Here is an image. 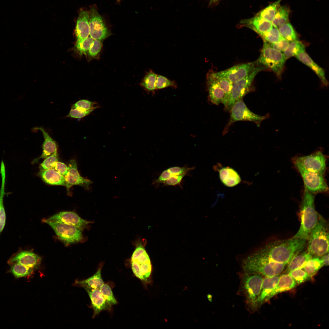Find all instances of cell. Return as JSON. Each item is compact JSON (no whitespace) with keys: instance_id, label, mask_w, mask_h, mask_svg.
Segmentation results:
<instances>
[{"instance_id":"obj_1","label":"cell","mask_w":329,"mask_h":329,"mask_svg":"<svg viewBox=\"0 0 329 329\" xmlns=\"http://www.w3.org/2000/svg\"><path fill=\"white\" fill-rule=\"evenodd\" d=\"M306 241L292 237L272 242L257 251L274 261L286 265L304 249Z\"/></svg>"},{"instance_id":"obj_2","label":"cell","mask_w":329,"mask_h":329,"mask_svg":"<svg viewBox=\"0 0 329 329\" xmlns=\"http://www.w3.org/2000/svg\"><path fill=\"white\" fill-rule=\"evenodd\" d=\"M285 265L273 261L257 251L246 257L242 263L244 272L257 273L265 277L279 275Z\"/></svg>"},{"instance_id":"obj_3","label":"cell","mask_w":329,"mask_h":329,"mask_svg":"<svg viewBox=\"0 0 329 329\" xmlns=\"http://www.w3.org/2000/svg\"><path fill=\"white\" fill-rule=\"evenodd\" d=\"M315 195L304 190L300 206V225L293 237L307 240L311 231L316 225L319 215L315 208Z\"/></svg>"},{"instance_id":"obj_4","label":"cell","mask_w":329,"mask_h":329,"mask_svg":"<svg viewBox=\"0 0 329 329\" xmlns=\"http://www.w3.org/2000/svg\"><path fill=\"white\" fill-rule=\"evenodd\" d=\"M326 221L319 216L307 239V251L313 256L321 257L328 253L329 232Z\"/></svg>"},{"instance_id":"obj_5","label":"cell","mask_w":329,"mask_h":329,"mask_svg":"<svg viewBox=\"0 0 329 329\" xmlns=\"http://www.w3.org/2000/svg\"><path fill=\"white\" fill-rule=\"evenodd\" d=\"M286 60L283 53L274 49L270 43L264 40L260 56L256 62L270 69L280 77Z\"/></svg>"},{"instance_id":"obj_6","label":"cell","mask_w":329,"mask_h":329,"mask_svg":"<svg viewBox=\"0 0 329 329\" xmlns=\"http://www.w3.org/2000/svg\"><path fill=\"white\" fill-rule=\"evenodd\" d=\"M263 276L253 273H245L242 278V288L247 303L253 310L257 307V301L261 292Z\"/></svg>"},{"instance_id":"obj_7","label":"cell","mask_w":329,"mask_h":329,"mask_svg":"<svg viewBox=\"0 0 329 329\" xmlns=\"http://www.w3.org/2000/svg\"><path fill=\"white\" fill-rule=\"evenodd\" d=\"M229 120L225 126L224 133H227L230 126L233 123L238 121H248L255 123L259 127L261 122L270 117L267 114L264 115L256 114L248 108L242 99L236 102L230 110Z\"/></svg>"},{"instance_id":"obj_8","label":"cell","mask_w":329,"mask_h":329,"mask_svg":"<svg viewBox=\"0 0 329 329\" xmlns=\"http://www.w3.org/2000/svg\"><path fill=\"white\" fill-rule=\"evenodd\" d=\"M293 162L302 178L305 190L314 194L328 191V187L324 175L307 171L294 160Z\"/></svg>"},{"instance_id":"obj_9","label":"cell","mask_w":329,"mask_h":329,"mask_svg":"<svg viewBox=\"0 0 329 329\" xmlns=\"http://www.w3.org/2000/svg\"><path fill=\"white\" fill-rule=\"evenodd\" d=\"M266 68L263 66H256L248 76L233 84L229 101L225 109L230 111L234 104L243 97L250 90L253 83L257 74Z\"/></svg>"},{"instance_id":"obj_10","label":"cell","mask_w":329,"mask_h":329,"mask_svg":"<svg viewBox=\"0 0 329 329\" xmlns=\"http://www.w3.org/2000/svg\"><path fill=\"white\" fill-rule=\"evenodd\" d=\"M44 222L48 225L54 231L59 239L68 245L78 242L83 237L80 228L64 223L50 221L46 219Z\"/></svg>"},{"instance_id":"obj_11","label":"cell","mask_w":329,"mask_h":329,"mask_svg":"<svg viewBox=\"0 0 329 329\" xmlns=\"http://www.w3.org/2000/svg\"><path fill=\"white\" fill-rule=\"evenodd\" d=\"M89 32L94 40L102 41L108 37L110 33L104 18L98 13L95 5L88 11Z\"/></svg>"},{"instance_id":"obj_12","label":"cell","mask_w":329,"mask_h":329,"mask_svg":"<svg viewBox=\"0 0 329 329\" xmlns=\"http://www.w3.org/2000/svg\"><path fill=\"white\" fill-rule=\"evenodd\" d=\"M299 163L305 169L312 172L324 175L326 170V159L321 150L307 156L293 159Z\"/></svg>"},{"instance_id":"obj_13","label":"cell","mask_w":329,"mask_h":329,"mask_svg":"<svg viewBox=\"0 0 329 329\" xmlns=\"http://www.w3.org/2000/svg\"><path fill=\"white\" fill-rule=\"evenodd\" d=\"M256 62L238 64L223 71L211 73L215 77L225 78L233 84L245 77L255 69Z\"/></svg>"},{"instance_id":"obj_14","label":"cell","mask_w":329,"mask_h":329,"mask_svg":"<svg viewBox=\"0 0 329 329\" xmlns=\"http://www.w3.org/2000/svg\"><path fill=\"white\" fill-rule=\"evenodd\" d=\"M68 171L64 177L66 186L68 191L74 185H78L88 189L92 182L90 180L82 177L77 169L76 162L74 159L70 160L68 163Z\"/></svg>"},{"instance_id":"obj_15","label":"cell","mask_w":329,"mask_h":329,"mask_svg":"<svg viewBox=\"0 0 329 329\" xmlns=\"http://www.w3.org/2000/svg\"><path fill=\"white\" fill-rule=\"evenodd\" d=\"M41 258L34 253L28 251H18L12 256L8 260L9 264L18 263L33 269L40 265Z\"/></svg>"},{"instance_id":"obj_16","label":"cell","mask_w":329,"mask_h":329,"mask_svg":"<svg viewBox=\"0 0 329 329\" xmlns=\"http://www.w3.org/2000/svg\"><path fill=\"white\" fill-rule=\"evenodd\" d=\"M46 219L50 221L74 226L82 230L89 223L82 218L76 213L71 211L61 212Z\"/></svg>"},{"instance_id":"obj_17","label":"cell","mask_w":329,"mask_h":329,"mask_svg":"<svg viewBox=\"0 0 329 329\" xmlns=\"http://www.w3.org/2000/svg\"><path fill=\"white\" fill-rule=\"evenodd\" d=\"M90 299L94 310L93 318L103 310H110L111 306L106 300L99 289L83 287Z\"/></svg>"},{"instance_id":"obj_18","label":"cell","mask_w":329,"mask_h":329,"mask_svg":"<svg viewBox=\"0 0 329 329\" xmlns=\"http://www.w3.org/2000/svg\"><path fill=\"white\" fill-rule=\"evenodd\" d=\"M240 23L253 30L261 37L273 28L271 22L257 15L249 19L242 20Z\"/></svg>"},{"instance_id":"obj_19","label":"cell","mask_w":329,"mask_h":329,"mask_svg":"<svg viewBox=\"0 0 329 329\" xmlns=\"http://www.w3.org/2000/svg\"><path fill=\"white\" fill-rule=\"evenodd\" d=\"M207 83L209 101L213 104L216 105L222 103L224 97V93L211 73H210L207 74Z\"/></svg>"},{"instance_id":"obj_20","label":"cell","mask_w":329,"mask_h":329,"mask_svg":"<svg viewBox=\"0 0 329 329\" xmlns=\"http://www.w3.org/2000/svg\"><path fill=\"white\" fill-rule=\"evenodd\" d=\"M36 129L42 133L44 140L42 145V154L33 161V163L37 162L40 159H45L57 153L58 145L56 142L43 127H39Z\"/></svg>"},{"instance_id":"obj_21","label":"cell","mask_w":329,"mask_h":329,"mask_svg":"<svg viewBox=\"0 0 329 329\" xmlns=\"http://www.w3.org/2000/svg\"><path fill=\"white\" fill-rule=\"evenodd\" d=\"M75 34L77 41L83 40L88 37L90 34L88 11L80 10L76 21Z\"/></svg>"},{"instance_id":"obj_22","label":"cell","mask_w":329,"mask_h":329,"mask_svg":"<svg viewBox=\"0 0 329 329\" xmlns=\"http://www.w3.org/2000/svg\"><path fill=\"white\" fill-rule=\"evenodd\" d=\"M295 57L299 61L309 67L316 74L324 86H328V82L326 79L324 69L313 61L306 52L305 50L299 52Z\"/></svg>"},{"instance_id":"obj_23","label":"cell","mask_w":329,"mask_h":329,"mask_svg":"<svg viewBox=\"0 0 329 329\" xmlns=\"http://www.w3.org/2000/svg\"><path fill=\"white\" fill-rule=\"evenodd\" d=\"M296 285L295 281L288 274L282 275L279 277L277 284L267 298L265 302L268 301L273 297L279 293L293 289Z\"/></svg>"},{"instance_id":"obj_24","label":"cell","mask_w":329,"mask_h":329,"mask_svg":"<svg viewBox=\"0 0 329 329\" xmlns=\"http://www.w3.org/2000/svg\"><path fill=\"white\" fill-rule=\"evenodd\" d=\"M219 171L221 181L227 187L234 186L241 182V179L238 173L234 169L229 167L222 168L219 170Z\"/></svg>"},{"instance_id":"obj_25","label":"cell","mask_w":329,"mask_h":329,"mask_svg":"<svg viewBox=\"0 0 329 329\" xmlns=\"http://www.w3.org/2000/svg\"><path fill=\"white\" fill-rule=\"evenodd\" d=\"M38 175L44 182L48 184L65 186V177L53 168L40 170Z\"/></svg>"},{"instance_id":"obj_26","label":"cell","mask_w":329,"mask_h":329,"mask_svg":"<svg viewBox=\"0 0 329 329\" xmlns=\"http://www.w3.org/2000/svg\"><path fill=\"white\" fill-rule=\"evenodd\" d=\"M279 278V276H276L264 278L260 294L257 301V307L265 302L277 284Z\"/></svg>"},{"instance_id":"obj_27","label":"cell","mask_w":329,"mask_h":329,"mask_svg":"<svg viewBox=\"0 0 329 329\" xmlns=\"http://www.w3.org/2000/svg\"><path fill=\"white\" fill-rule=\"evenodd\" d=\"M102 265H100L96 273L87 279L80 281H77L76 284L83 287L100 289L104 284L101 276V270Z\"/></svg>"},{"instance_id":"obj_28","label":"cell","mask_w":329,"mask_h":329,"mask_svg":"<svg viewBox=\"0 0 329 329\" xmlns=\"http://www.w3.org/2000/svg\"><path fill=\"white\" fill-rule=\"evenodd\" d=\"M295 256L288 263L286 270L287 273L293 270L302 269L313 256L307 250Z\"/></svg>"},{"instance_id":"obj_29","label":"cell","mask_w":329,"mask_h":329,"mask_svg":"<svg viewBox=\"0 0 329 329\" xmlns=\"http://www.w3.org/2000/svg\"><path fill=\"white\" fill-rule=\"evenodd\" d=\"M0 174L2 179V183L0 190V233L3 230L5 224L6 214L3 204L4 196L5 194V165H1L0 166Z\"/></svg>"},{"instance_id":"obj_30","label":"cell","mask_w":329,"mask_h":329,"mask_svg":"<svg viewBox=\"0 0 329 329\" xmlns=\"http://www.w3.org/2000/svg\"><path fill=\"white\" fill-rule=\"evenodd\" d=\"M289 10L285 6L280 5L278 7L274 20L272 22L274 28L279 27L288 22Z\"/></svg>"},{"instance_id":"obj_31","label":"cell","mask_w":329,"mask_h":329,"mask_svg":"<svg viewBox=\"0 0 329 329\" xmlns=\"http://www.w3.org/2000/svg\"><path fill=\"white\" fill-rule=\"evenodd\" d=\"M213 76L216 79L224 93V97L222 103L225 109L229 99L233 84L225 78Z\"/></svg>"},{"instance_id":"obj_32","label":"cell","mask_w":329,"mask_h":329,"mask_svg":"<svg viewBox=\"0 0 329 329\" xmlns=\"http://www.w3.org/2000/svg\"><path fill=\"white\" fill-rule=\"evenodd\" d=\"M305 45L301 42L296 40L290 42L283 54L287 59L294 56H295L299 52L305 50Z\"/></svg>"},{"instance_id":"obj_33","label":"cell","mask_w":329,"mask_h":329,"mask_svg":"<svg viewBox=\"0 0 329 329\" xmlns=\"http://www.w3.org/2000/svg\"><path fill=\"white\" fill-rule=\"evenodd\" d=\"M157 75L152 70L147 72L141 82L140 85L146 91L154 92L156 90Z\"/></svg>"},{"instance_id":"obj_34","label":"cell","mask_w":329,"mask_h":329,"mask_svg":"<svg viewBox=\"0 0 329 329\" xmlns=\"http://www.w3.org/2000/svg\"><path fill=\"white\" fill-rule=\"evenodd\" d=\"M281 0H278L268 5L261 10L257 15L272 23Z\"/></svg>"},{"instance_id":"obj_35","label":"cell","mask_w":329,"mask_h":329,"mask_svg":"<svg viewBox=\"0 0 329 329\" xmlns=\"http://www.w3.org/2000/svg\"><path fill=\"white\" fill-rule=\"evenodd\" d=\"M323 266L320 257H316L310 259L303 268L311 278Z\"/></svg>"},{"instance_id":"obj_36","label":"cell","mask_w":329,"mask_h":329,"mask_svg":"<svg viewBox=\"0 0 329 329\" xmlns=\"http://www.w3.org/2000/svg\"><path fill=\"white\" fill-rule=\"evenodd\" d=\"M278 29L282 37L289 42L297 40L298 36L297 33L289 23H286Z\"/></svg>"},{"instance_id":"obj_37","label":"cell","mask_w":329,"mask_h":329,"mask_svg":"<svg viewBox=\"0 0 329 329\" xmlns=\"http://www.w3.org/2000/svg\"><path fill=\"white\" fill-rule=\"evenodd\" d=\"M10 265V271L16 278L23 277L30 275L33 269L18 263H13Z\"/></svg>"},{"instance_id":"obj_38","label":"cell","mask_w":329,"mask_h":329,"mask_svg":"<svg viewBox=\"0 0 329 329\" xmlns=\"http://www.w3.org/2000/svg\"><path fill=\"white\" fill-rule=\"evenodd\" d=\"M71 108H76L82 112L90 113L97 108V106L95 102L82 99L77 101L72 105Z\"/></svg>"},{"instance_id":"obj_39","label":"cell","mask_w":329,"mask_h":329,"mask_svg":"<svg viewBox=\"0 0 329 329\" xmlns=\"http://www.w3.org/2000/svg\"><path fill=\"white\" fill-rule=\"evenodd\" d=\"M177 85L175 81L171 80L161 75H157L156 82V90L168 87L176 88Z\"/></svg>"},{"instance_id":"obj_40","label":"cell","mask_w":329,"mask_h":329,"mask_svg":"<svg viewBox=\"0 0 329 329\" xmlns=\"http://www.w3.org/2000/svg\"><path fill=\"white\" fill-rule=\"evenodd\" d=\"M288 274L293 278L297 284L302 283L310 278L308 274L302 269L293 270Z\"/></svg>"},{"instance_id":"obj_41","label":"cell","mask_w":329,"mask_h":329,"mask_svg":"<svg viewBox=\"0 0 329 329\" xmlns=\"http://www.w3.org/2000/svg\"><path fill=\"white\" fill-rule=\"evenodd\" d=\"M99 290L106 300L111 306L117 304V301L110 287L108 285L104 284Z\"/></svg>"},{"instance_id":"obj_42","label":"cell","mask_w":329,"mask_h":329,"mask_svg":"<svg viewBox=\"0 0 329 329\" xmlns=\"http://www.w3.org/2000/svg\"><path fill=\"white\" fill-rule=\"evenodd\" d=\"M264 40L271 44L281 40L283 38L278 28H273L271 30L261 37Z\"/></svg>"},{"instance_id":"obj_43","label":"cell","mask_w":329,"mask_h":329,"mask_svg":"<svg viewBox=\"0 0 329 329\" xmlns=\"http://www.w3.org/2000/svg\"><path fill=\"white\" fill-rule=\"evenodd\" d=\"M58 159L57 153L46 157L40 164V170H45L52 168L55 163L58 161Z\"/></svg>"},{"instance_id":"obj_44","label":"cell","mask_w":329,"mask_h":329,"mask_svg":"<svg viewBox=\"0 0 329 329\" xmlns=\"http://www.w3.org/2000/svg\"><path fill=\"white\" fill-rule=\"evenodd\" d=\"M94 39L91 37H88L81 41H76V47L81 54H86L89 51Z\"/></svg>"},{"instance_id":"obj_45","label":"cell","mask_w":329,"mask_h":329,"mask_svg":"<svg viewBox=\"0 0 329 329\" xmlns=\"http://www.w3.org/2000/svg\"><path fill=\"white\" fill-rule=\"evenodd\" d=\"M194 168L195 167L189 168L186 166L183 167L175 166L171 167L167 169L172 176L182 174L186 175L189 171L193 170Z\"/></svg>"},{"instance_id":"obj_46","label":"cell","mask_w":329,"mask_h":329,"mask_svg":"<svg viewBox=\"0 0 329 329\" xmlns=\"http://www.w3.org/2000/svg\"><path fill=\"white\" fill-rule=\"evenodd\" d=\"M102 46L100 41L94 40L88 51L89 55L91 57L97 56L100 52Z\"/></svg>"},{"instance_id":"obj_47","label":"cell","mask_w":329,"mask_h":329,"mask_svg":"<svg viewBox=\"0 0 329 329\" xmlns=\"http://www.w3.org/2000/svg\"><path fill=\"white\" fill-rule=\"evenodd\" d=\"M186 175H174L170 176L164 183L165 186H173L180 185L182 181Z\"/></svg>"},{"instance_id":"obj_48","label":"cell","mask_w":329,"mask_h":329,"mask_svg":"<svg viewBox=\"0 0 329 329\" xmlns=\"http://www.w3.org/2000/svg\"><path fill=\"white\" fill-rule=\"evenodd\" d=\"M289 42L283 38L276 42L270 44L271 46L276 50L281 52H283L287 48Z\"/></svg>"},{"instance_id":"obj_49","label":"cell","mask_w":329,"mask_h":329,"mask_svg":"<svg viewBox=\"0 0 329 329\" xmlns=\"http://www.w3.org/2000/svg\"><path fill=\"white\" fill-rule=\"evenodd\" d=\"M52 168L65 177L68 171V167L64 163L58 161L54 164Z\"/></svg>"},{"instance_id":"obj_50","label":"cell","mask_w":329,"mask_h":329,"mask_svg":"<svg viewBox=\"0 0 329 329\" xmlns=\"http://www.w3.org/2000/svg\"><path fill=\"white\" fill-rule=\"evenodd\" d=\"M170 176H171L170 173L168 169L165 170L162 172L158 178L154 181L153 184H159L164 183Z\"/></svg>"},{"instance_id":"obj_51","label":"cell","mask_w":329,"mask_h":329,"mask_svg":"<svg viewBox=\"0 0 329 329\" xmlns=\"http://www.w3.org/2000/svg\"><path fill=\"white\" fill-rule=\"evenodd\" d=\"M131 261H135L139 264L150 262L149 257L146 251L140 254L135 260Z\"/></svg>"},{"instance_id":"obj_52","label":"cell","mask_w":329,"mask_h":329,"mask_svg":"<svg viewBox=\"0 0 329 329\" xmlns=\"http://www.w3.org/2000/svg\"><path fill=\"white\" fill-rule=\"evenodd\" d=\"M145 251L146 250L143 246L140 245L136 247L132 255L131 261L135 260L140 254Z\"/></svg>"},{"instance_id":"obj_53","label":"cell","mask_w":329,"mask_h":329,"mask_svg":"<svg viewBox=\"0 0 329 329\" xmlns=\"http://www.w3.org/2000/svg\"><path fill=\"white\" fill-rule=\"evenodd\" d=\"M324 266H328L329 265V254L328 253L323 256L320 257Z\"/></svg>"},{"instance_id":"obj_54","label":"cell","mask_w":329,"mask_h":329,"mask_svg":"<svg viewBox=\"0 0 329 329\" xmlns=\"http://www.w3.org/2000/svg\"><path fill=\"white\" fill-rule=\"evenodd\" d=\"M218 0H211L210 1L211 2H215L217 1Z\"/></svg>"},{"instance_id":"obj_55","label":"cell","mask_w":329,"mask_h":329,"mask_svg":"<svg viewBox=\"0 0 329 329\" xmlns=\"http://www.w3.org/2000/svg\"><path fill=\"white\" fill-rule=\"evenodd\" d=\"M121 0H117L118 2H119Z\"/></svg>"}]
</instances>
